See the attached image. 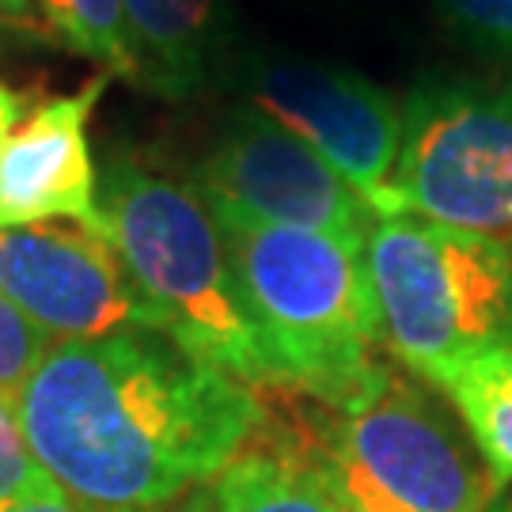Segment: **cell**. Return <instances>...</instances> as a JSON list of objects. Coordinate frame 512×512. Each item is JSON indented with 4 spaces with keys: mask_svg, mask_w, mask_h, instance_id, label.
<instances>
[{
    "mask_svg": "<svg viewBox=\"0 0 512 512\" xmlns=\"http://www.w3.org/2000/svg\"><path fill=\"white\" fill-rule=\"evenodd\" d=\"M23 110H27V95L16 92L12 84H4V80H0V145H4V141L19 129Z\"/></svg>",
    "mask_w": 512,
    "mask_h": 512,
    "instance_id": "ffe728a7",
    "label": "cell"
},
{
    "mask_svg": "<svg viewBox=\"0 0 512 512\" xmlns=\"http://www.w3.org/2000/svg\"><path fill=\"white\" fill-rule=\"evenodd\" d=\"M99 220L167 338L243 384L270 387L224 232L198 186L114 152L99 171Z\"/></svg>",
    "mask_w": 512,
    "mask_h": 512,
    "instance_id": "3957f363",
    "label": "cell"
},
{
    "mask_svg": "<svg viewBox=\"0 0 512 512\" xmlns=\"http://www.w3.org/2000/svg\"><path fill=\"white\" fill-rule=\"evenodd\" d=\"M194 512H353L323 475L277 440L243 448L202 494Z\"/></svg>",
    "mask_w": 512,
    "mask_h": 512,
    "instance_id": "7c38bea8",
    "label": "cell"
},
{
    "mask_svg": "<svg viewBox=\"0 0 512 512\" xmlns=\"http://www.w3.org/2000/svg\"><path fill=\"white\" fill-rule=\"evenodd\" d=\"M437 387L456 403L497 486L512 478V346L463 357L440 376Z\"/></svg>",
    "mask_w": 512,
    "mask_h": 512,
    "instance_id": "4fadbf2b",
    "label": "cell"
},
{
    "mask_svg": "<svg viewBox=\"0 0 512 512\" xmlns=\"http://www.w3.org/2000/svg\"><path fill=\"white\" fill-rule=\"evenodd\" d=\"M137 84L160 99H190L213 80L224 42L220 0H122Z\"/></svg>",
    "mask_w": 512,
    "mask_h": 512,
    "instance_id": "8fae6325",
    "label": "cell"
},
{
    "mask_svg": "<svg viewBox=\"0 0 512 512\" xmlns=\"http://www.w3.org/2000/svg\"><path fill=\"white\" fill-rule=\"evenodd\" d=\"M46 349L50 338L0 293V391L8 399H16L19 387L27 384V376L46 357Z\"/></svg>",
    "mask_w": 512,
    "mask_h": 512,
    "instance_id": "2e32d148",
    "label": "cell"
},
{
    "mask_svg": "<svg viewBox=\"0 0 512 512\" xmlns=\"http://www.w3.org/2000/svg\"><path fill=\"white\" fill-rule=\"evenodd\" d=\"M0 512H107V509L84 505V501L69 497L65 490H50V494L16 497V501H0Z\"/></svg>",
    "mask_w": 512,
    "mask_h": 512,
    "instance_id": "d6986e66",
    "label": "cell"
},
{
    "mask_svg": "<svg viewBox=\"0 0 512 512\" xmlns=\"http://www.w3.org/2000/svg\"><path fill=\"white\" fill-rule=\"evenodd\" d=\"M251 107L311 145L384 217L403 145V103L346 69L308 61H258L247 69Z\"/></svg>",
    "mask_w": 512,
    "mask_h": 512,
    "instance_id": "9c48e42d",
    "label": "cell"
},
{
    "mask_svg": "<svg viewBox=\"0 0 512 512\" xmlns=\"http://www.w3.org/2000/svg\"><path fill=\"white\" fill-rule=\"evenodd\" d=\"M38 12L65 50L99 61L114 76H137L122 0H38Z\"/></svg>",
    "mask_w": 512,
    "mask_h": 512,
    "instance_id": "5bb4252c",
    "label": "cell"
},
{
    "mask_svg": "<svg viewBox=\"0 0 512 512\" xmlns=\"http://www.w3.org/2000/svg\"><path fill=\"white\" fill-rule=\"evenodd\" d=\"M463 35L512 61V0H437Z\"/></svg>",
    "mask_w": 512,
    "mask_h": 512,
    "instance_id": "e0dca14e",
    "label": "cell"
},
{
    "mask_svg": "<svg viewBox=\"0 0 512 512\" xmlns=\"http://www.w3.org/2000/svg\"><path fill=\"white\" fill-rule=\"evenodd\" d=\"M0 31L12 35H31V38H50L38 0H0Z\"/></svg>",
    "mask_w": 512,
    "mask_h": 512,
    "instance_id": "ac0fdd59",
    "label": "cell"
},
{
    "mask_svg": "<svg viewBox=\"0 0 512 512\" xmlns=\"http://www.w3.org/2000/svg\"><path fill=\"white\" fill-rule=\"evenodd\" d=\"M395 213L512 239V80H425L406 95L384 202Z\"/></svg>",
    "mask_w": 512,
    "mask_h": 512,
    "instance_id": "8992f818",
    "label": "cell"
},
{
    "mask_svg": "<svg viewBox=\"0 0 512 512\" xmlns=\"http://www.w3.org/2000/svg\"><path fill=\"white\" fill-rule=\"evenodd\" d=\"M0 293L50 342L164 330L110 239L80 220L0 228Z\"/></svg>",
    "mask_w": 512,
    "mask_h": 512,
    "instance_id": "ba28073f",
    "label": "cell"
},
{
    "mask_svg": "<svg viewBox=\"0 0 512 512\" xmlns=\"http://www.w3.org/2000/svg\"><path fill=\"white\" fill-rule=\"evenodd\" d=\"M194 186L213 213L323 232L361 255L380 220L315 148L255 107L232 110L202 156Z\"/></svg>",
    "mask_w": 512,
    "mask_h": 512,
    "instance_id": "52a82bcc",
    "label": "cell"
},
{
    "mask_svg": "<svg viewBox=\"0 0 512 512\" xmlns=\"http://www.w3.org/2000/svg\"><path fill=\"white\" fill-rule=\"evenodd\" d=\"M186 512H194V509H186Z\"/></svg>",
    "mask_w": 512,
    "mask_h": 512,
    "instance_id": "44dd1931",
    "label": "cell"
},
{
    "mask_svg": "<svg viewBox=\"0 0 512 512\" xmlns=\"http://www.w3.org/2000/svg\"><path fill=\"white\" fill-rule=\"evenodd\" d=\"M239 296L270 365V387L319 406L357 403L384 365L372 357L380 323L365 255L308 228L213 213Z\"/></svg>",
    "mask_w": 512,
    "mask_h": 512,
    "instance_id": "7a4b0ae2",
    "label": "cell"
},
{
    "mask_svg": "<svg viewBox=\"0 0 512 512\" xmlns=\"http://www.w3.org/2000/svg\"><path fill=\"white\" fill-rule=\"evenodd\" d=\"M57 490L54 478L42 471L31 444L23 437V425L16 414V399L0 391V501L16 497H35Z\"/></svg>",
    "mask_w": 512,
    "mask_h": 512,
    "instance_id": "9a60e30c",
    "label": "cell"
},
{
    "mask_svg": "<svg viewBox=\"0 0 512 512\" xmlns=\"http://www.w3.org/2000/svg\"><path fill=\"white\" fill-rule=\"evenodd\" d=\"M274 440L353 512H490L497 490L433 399L387 365L357 403Z\"/></svg>",
    "mask_w": 512,
    "mask_h": 512,
    "instance_id": "5b68a950",
    "label": "cell"
},
{
    "mask_svg": "<svg viewBox=\"0 0 512 512\" xmlns=\"http://www.w3.org/2000/svg\"><path fill=\"white\" fill-rule=\"evenodd\" d=\"M16 414L57 490L107 512H156L209 486L258 433L266 406L164 330H122L50 342Z\"/></svg>",
    "mask_w": 512,
    "mask_h": 512,
    "instance_id": "6da1fadb",
    "label": "cell"
},
{
    "mask_svg": "<svg viewBox=\"0 0 512 512\" xmlns=\"http://www.w3.org/2000/svg\"><path fill=\"white\" fill-rule=\"evenodd\" d=\"M110 76H92L80 92L50 99L23 118L0 145V228H27L38 220H80L103 232L99 171L88 122L107 92Z\"/></svg>",
    "mask_w": 512,
    "mask_h": 512,
    "instance_id": "30bf717a",
    "label": "cell"
},
{
    "mask_svg": "<svg viewBox=\"0 0 512 512\" xmlns=\"http://www.w3.org/2000/svg\"><path fill=\"white\" fill-rule=\"evenodd\" d=\"M365 270L380 342L421 380L512 346V239L395 213L372 224Z\"/></svg>",
    "mask_w": 512,
    "mask_h": 512,
    "instance_id": "277c9868",
    "label": "cell"
}]
</instances>
